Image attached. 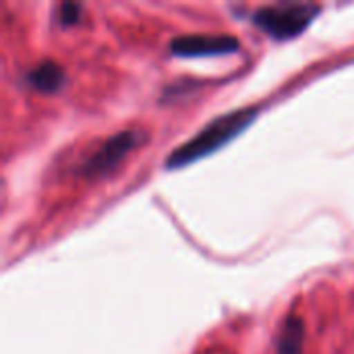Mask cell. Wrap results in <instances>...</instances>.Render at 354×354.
Here are the masks:
<instances>
[{
  "label": "cell",
  "instance_id": "7",
  "mask_svg": "<svg viewBox=\"0 0 354 354\" xmlns=\"http://www.w3.org/2000/svg\"><path fill=\"white\" fill-rule=\"evenodd\" d=\"M81 12H83V6L81 4H77V2H62L58 6V21L64 27L77 25L81 21Z\"/></svg>",
  "mask_w": 354,
  "mask_h": 354
},
{
  "label": "cell",
  "instance_id": "1",
  "mask_svg": "<svg viewBox=\"0 0 354 354\" xmlns=\"http://www.w3.org/2000/svg\"><path fill=\"white\" fill-rule=\"evenodd\" d=\"M255 116H257V108L251 106V108L232 110V112H226V114L214 118L197 135H193L187 143L178 145L166 158V168H170V170L183 168L195 160H201V158L218 151L220 147L230 143L234 137H239L255 120Z\"/></svg>",
  "mask_w": 354,
  "mask_h": 354
},
{
  "label": "cell",
  "instance_id": "4",
  "mask_svg": "<svg viewBox=\"0 0 354 354\" xmlns=\"http://www.w3.org/2000/svg\"><path fill=\"white\" fill-rule=\"evenodd\" d=\"M239 39L226 33H191L178 35L170 41V54L197 58V56H222L239 50Z\"/></svg>",
  "mask_w": 354,
  "mask_h": 354
},
{
  "label": "cell",
  "instance_id": "2",
  "mask_svg": "<svg viewBox=\"0 0 354 354\" xmlns=\"http://www.w3.org/2000/svg\"><path fill=\"white\" fill-rule=\"evenodd\" d=\"M322 6L313 2L270 4L253 10L251 21L274 39H290L301 35L319 15Z\"/></svg>",
  "mask_w": 354,
  "mask_h": 354
},
{
  "label": "cell",
  "instance_id": "5",
  "mask_svg": "<svg viewBox=\"0 0 354 354\" xmlns=\"http://www.w3.org/2000/svg\"><path fill=\"white\" fill-rule=\"evenodd\" d=\"M66 81L64 68L54 60H41L25 73V83L39 93H56Z\"/></svg>",
  "mask_w": 354,
  "mask_h": 354
},
{
  "label": "cell",
  "instance_id": "6",
  "mask_svg": "<svg viewBox=\"0 0 354 354\" xmlns=\"http://www.w3.org/2000/svg\"><path fill=\"white\" fill-rule=\"evenodd\" d=\"M305 344V322L299 315H288L280 326L276 338L278 354H303Z\"/></svg>",
  "mask_w": 354,
  "mask_h": 354
},
{
  "label": "cell",
  "instance_id": "3",
  "mask_svg": "<svg viewBox=\"0 0 354 354\" xmlns=\"http://www.w3.org/2000/svg\"><path fill=\"white\" fill-rule=\"evenodd\" d=\"M147 135L137 129H124L112 137H108L93 153H89L79 166L77 174L83 178H102L108 172H112L135 147H139Z\"/></svg>",
  "mask_w": 354,
  "mask_h": 354
}]
</instances>
